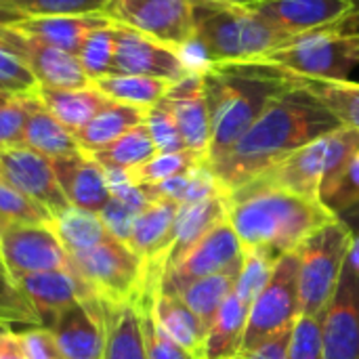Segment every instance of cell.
<instances>
[{"label": "cell", "mask_w": 359, "mask_h": 359, "mask_svg": "<svg viewBox=\"0 0 359 359\" xmlns=\"http://www.w3.org/2000/svg\"><path fill=\"white\" fill-rule=\"evenodd\" d=\"M286 359H326L322 339V318L299 316L292 326Z\"/></svg>", "instance_id": "f6af8a7d"}, {"label": "cell", "mask_w": 359, "mask_h": 359, "mask_svg": "<svg viewBox=\"0 0 359 359\" xmlns=\"http://www.w3.org/2000/svg\"><path fill=\"white\" fill-rule=\"evenodd\" d=\"M72 269L107 301H139L145 290V263L118 238H107L99 246L72 255Z\"/></svg>", "instance_id": "ba28073f"}, {"label": "cell", "mask_w": 359, "mask_h": 359, "mask_svg": "<svg viewBox=\"0 0 359 359\" xmlns=\"http://www.w3.org/2000/svg\"><path fill=\"white\" fill-rule=\"evenodd\" d=\"M355 231L339 217L313 231L294 252L299 257L301 313L324 318L349 259Z\"/></svg>", "instance_id": "8992f818"}, {"label": "cell", "mask_w": 359, "mask_h": 359, "mask_svg": "<svg viewBox=\"0 0 359 359\" xmlns=\"http://www.w3.org/2000/svg\"><path fill=\"white\" fill-rule=\"evenodd\" d=\"M299 316V257L297 252H286L278 259L267 286L250 305L242 351H250L267 339L292 330Z\"/></svg>", "instance_id": "9c48e42d"}, {"label": "cell", "mask_w": 359, "mask_h": 359, "mask_svg": "<svg viewBox=\"0 0 359 359\" xmlns=\"http://www.w3.org/2000/svg\"><path fill=\"white\" fill-rule=\"evenodd\" d=\"M194 42L210 63L255 61L292 38L269 27L248 4L236 0H191Z\"/></svg>", "instance_id": "277c9868"}, {"label": "cell", "mask_w": 359, "mask_h": 359, "mask_svg": "<svg viewBox=\"0 0 359 359\" xmlns=\"http://www.w3.org/2000/svg\"><path fill=\"white\" fill-rule=\"evenodd\" d=\"M46 330H50L63 359H103L105 324L99 294L59 311Z\"/></svg>", "instance_id": "ac0fdd59"}, {"label": "cell", "mask_w": 359, "mask_h": 359, "mask_svg": "<svg viewBox=\"0 0 359 359\" xmlns=\"http://www.w3.org/2000/svg\"><path fill=\"white\" fill-rule=\"evenodd\" d=\"M105 177H107V185H109V194L114 200L126 204L128 208H133L135 212L145 210L151 200L145 196L143 187L137 185L130 177L128 170H116V168H105Z\"/></svg>", "instance_id": "c3c4849f"}, {"label": "cell", "mask_w": 359, "mask_h": 359, "mask_svg": "<svg viewBox=\"0 0 359 359\" xmlns=\"http://www.w3.org/2000/svg\"><path fill=\"white\" fill-rule=\"evenodd\" d=\"M103 15L181 50L194 42L191 0H109Z\"/></svg>", "instance_id": "8fae6325"}, {"label": "cell", "mask_w": 359, "mask_h": 359, "mask_svg": "<svg viewBox=\"0 0 359 359\" xmlns=\"http://www.w3.org/2000/svg\"><path fill=\"white\" fill-rule=\"evenodd\" d=\"M151 309L158 320V324L164 328V332L179 343L187 353L196 359H202L204 353V341H206V328L198 320V316L183 303L179 294L154 290L151 292Z\"/></svg>", "instance_id": "484cf974"}, {"label": "cell", "mask_w": 359, "mask_h": 359, "mask_svg": "<svg viewBox=\"0 0 359 359\" xmlns=\"http://www.w3.org/2000/svg\"><path fill=\"white\" fill-rule=\"evenodd\" d=\"M97 86L107 99L149 109L158 101L166 97L175 82L162 78H147V76H128V74H109L90 82Z\"/></svg>", "instance_id": "836d02e7"}, {"label": "cell", "mask_w": 359, "mask_h": 359, "mask_svg": "<svg viewBox=\"0 0 359 359\" xmlns=\"http://www.w3.org/2000/svg\"><path fill=\"white\" fill-rule=\"evenodd\" d=\"M158 154L154 139L143 124L130 128L128 133H124L120 139H116L114 143H109L107 147L88 154L93 156L103 168H116V170H133L141 164H145L147 160H151Z\"/></svg>", "instance_id": "e575fe53"}, {"label": "cell", "mask_w": 359, "mask_h": 359, "mask_svg": "<svg viewBox=\"0 0 359 359\" xmlns=\"http://www.w3.org/2000/svg\"><path fill=\"white\" fill-rule=\"evenodd\" d=\"M0 359H27L23 351V343L19 332L15 330H6L0 337Z\"/></svg>", "instance_id": "f5cc1de1"}, {"label": "cell", "mask_w": 359, "mask_h": 359, "mask_svg": "<svg viewBox=\"0 0 359 359\" xmlns=\"http://www.w3.org/2000/svg\"><path fill=\"white\" fill-rule=\"evenodd\" d=\"M13 95H8V93H0V103H4L6 99H11Z\"/></svg>", "instance_id": "6f0895ef"}, {"label": "cell", "mask_w": 359, "mask_h": 359, "mask_svg": "<svg viewBox=\"0 0 359 359\" xmlns=\"http://www.w3.org/2000/svg\"><path fill=\"white\" fill-rule=\"evenodd\" d=\"M208 162L206 158L183 149V151H168V154H156L151 160H147L145 164L128 170V177L137 183V185H154L166 179H172L177 175H185L189 170H194L196 166Z\"/></svg>", "instance_id": "f35d334b"}, {"label": "cell", "mask_w": 359, "mask_h": 359, "mask_svg": "<svg viewBox=\"0 0 359 359\" xmlns=\"http://www.w3.org/2000/svg\"><path fill=\"white\" fill-rule=\"evenodd\" d=\"M236 2H244V4H248V2H252V0H236Z\"/></svg>", "instance_id": "91938a15"}, {"label": "cell", "mask_w": 359, "mask_h": 359, "mask_svg": "<svg viewBox=\"0 0 359 359\" xmlns=\"http://www.w3.org/2000/svg\"><path fill=\"white\" fill-rule=\"evenodd\" d=\"M349 265L355 269V273L359 276V229L355 231V236H353V244H351V250H349Z\"/></svg>", "instance_id": "db71d44e"}, {"label": "cell", "mask_w": 359, "mask_h": 359, "mask_svg": "<svg viewBox=\"0 0 359 359\" xmlns=\"http://www.w3.org/2000/svg\"><path fill=\"white\" fill-rule=\"evenodd\" d=\"M158 290V288H156ZM151 292H143L139 299L141 307V322H143V337H145V349L147 359H196L191 353H187L179 343H175L164 328L158 324L154 309H151Z\"/></svg>", "instance_id": "60d3db41"}, {"label": "cell", "mask_w": 359, "mask_h": 359, "mask_svg": "<svg viewBox=\"0 0 359 359\" xmlns=\"http://www.w3.org/2000/svg\"><path fill=\"white\" fill-rule=\"evenodd\" d=\"M137 215L139 212H135L133 208H128L126 204H122V202H118L114 198L99 212V217H101L103 225L107 227V231L114 238H118L120 242H124V244L130 242V233H133V225L137 221Z\"/></svg>", "instance_id": "681fc988"}, {"label": "cell", "mask_w": 359, "mask_h": 359, "mask_svg": "<svg viewBox=\"0 0 359 359\" xmlns=\"http://www.w3.org/2000/svg\"><path fill=\"white\" fill-rule=\"evenodd\" d=\"M0 322L6 324L8 328L23 326L25 330L42 326L38 311L34 309L27 294L21 290L15 276L4 265L2 257H0Z\"/></svg>", "instance_id": "74e56055"}, {"label": "cell", "mask_w": 359, "mask_h": 359, "mask_svg": "<svg viewBox=\"0 0 359 359\" xmlns=\"http://www.w3.org/2000/svg\"><path fill=\"white\" fill-rule=\"evenodd\" d=\"M179 206L172 200H154L137 215L128 246L145 263V288L160 286L166 255L175 240V223Z\"/></svg>", "instance_id": "d6986e66"}, {"label": "cell", "mask_w": 359, "mask_h": 359, "mask_svg": "<svg viewBox=\"0 0 359 359\" xmlns=\"http://www.w3.org/2000/svg\"><path fill=\"white\" fill-rule=\"evenodd\" d=\"M38 82L27 65L0 40V93L25 95L34 93Z\"/></svg>", "instance_id": "bcb514c9"}, {"label": "cell", "mask_w": 359, "mask_h": 359, "mask_svg": "<svg viewBox=\"0 0 359 359\" xmlns=\"http://www.w3.org/2000/svg\"><path fill=\"white\" fill-rule=\"evenodd\" d=\"M145 114L147 109L143 107L109 101L88 124H84L78 133H74V137L84 154H95L107 147L109 143H114L116 139H120L130 128L143 124Z\"/></svg>", "instance_id": "f1b7e54d"}, {"label": "cell", "mask_w": 359, "mask_h": 359, "mask_svg": "<svg viewBox=\"0 0 359 359\" xmlns=\"http://www.w3.org/2000/svg\"><path fill=\"white\" fill-rule=\"evenodd\" d=\"M353 4L358 6V13H359V0H353Z\"/></svg>", "instance_id": "94428289"}, {"label": "cell", "mask_w": 359, "mask_h": 359, "mask_svg": "<svg viewBox=\"0 0 359 359\" xmlns=\"http://www.w3.org/2000/svg\"><path fill=\"white\" fill-rule=\"evenodd\" d=\"M337 219L324 202L259 179L227 194V221L242 246H263L278 257L294 252L313 231Z\"/></svg>", "instance_id": "7a4b0ae2"}, {"label": "cell", "mask_w": 359, "mask_h": 359, "mask_svg": "<svg viewBox=\"0 0 359 359\" xmlns=\"http://www.w3.org/2000/svg\"><path fill=\"white\" fill-rule=\"evenodd\" d=\"M145 126L154 139V145L158 154H168V151H183L185 143L179 133L177 120L168 107V103L162 99L156 105H151L145 114Z\"/></svg>", "instance_id": "7bdbcfd3"}, {"label": "cell", "mask_w": 359, "mask_h": 359, "mask_svg": "<svg viewBox=\"0 0 359 359\" xmlns=\"http://www.w3.org/2000/svg\"><path fill=\"white\" fill-rule=\"evenodd\" d=\"M238 276H240V269L221 271V273L196 280V282L183 286L175 294H179L183 299V303L198 316V320L202 322V326L208 332V328L215 324L223 303L233 292Z\"/></svg>", "instance_id": "1f68e13d"}, {"label": "cell", "mask_w": 359, "mask_h": 359, "mask_svg": "<svg viewBox=\"0 0 359 359\" xmlns=\"http://www.w3.org/2000/svg\"><path fill=\"white\" fill-rule=\"evenodd\" d=\"M116 34V50L111 74H128V76H147L162 78L168 82H179L194 67L181 48L158 42L137 29L114 23Z\"/></svg>", "instance_id": "4fadbf2b"}, {"label": "cell", "mask_w": 359, "mask_h": 359, "mask_svg": "<svg viewBox=\"0 0 359 359\" xmlns=\"http://www.w3.org/2000/svg\"><path fill=\"white\" fill-rule=\"evenodd\" d=\"M324 204L337 215H345L347 210H351L353 206L359 204V151L355 158L351 160V164L347 166V170L343 172V177L339 179L337 187L330 191V196L324 200Z\"/></svg>", "instance_id": "7dc6e473"}, {"label": "cell", "mask_w": 359, "mask_h": 359, "mask_svg": "<svg viewBox=\"0 0 359 359\" xmlns=\"http://www.w3.org/2000/svg\"><path fill=\"white\" fill-rule=\"evenodd\" d=\"M240 267L242 242L233 231L231 223L225 219L217 227H212L196 246H191L172 267H168L162 273L160 290L175 294L196 280Z\"/></svg>", "instance_id": "7c38bea8"}, {"label": "cell", "mask_w": 359, "mask_h": 359, "mask_svg": "<svg viewBox=\"0 0 359 359\" xmlns=\"http://www.w3.org/2000/svg\"><path fill=\"white\" fill-rule=\"evenodd\" d=\"M17 32L34 36L50 46L78 55L84 40L99 27L109 25L111 21L103 13L95 15H57V17H27L4 21Z\"/></svg>", "instance_id": "603a6c76"}, {"label": "cell", "mask_w": 359, "mask_h": 359, "mask_svg": "<svg viewBox=\"0 0 359 359\" xmlns=\"http://www.w3.org/2000/svg\"><path fill=\"white\" fill-rule=\"evenodd\" d=\"M359 151V130L339 126L282 158L259 181L324 202Z\"/></svg>", "instance_id": "5b68a950"}, {"label": "cell", "mask_w": 359, "mask_h": 359, "mask_svg": "<svg viewBox=\"0 0 359 359\" xmlns=\"http://www.w3.org/2000/svg\"><path fill=\"white\" fill-rule=\"evenodd\" d=\"M278 255L263 246H242V267L236 282L233 292L244 305H252L261 290L267 286L273 267L278 263Z\"/></svg>", "instance_id": "8d00e7d4"}, {"label": "cell", "mask_w": 359, "mask_h": 359, "mask_svg": "<svg viewBox=\"0 0 359 359\" xmlns=\"http://www.w3.org/2000/svg\"><path fill=\"white\" fill-rule=\"evenodd\" d=\"M107 4L109 0H0V23L27 17L95 15Z\"/></svg>", "instance_id": "d590c367"}, {"label": "cell", "mask_w": 359, "mask_h": 359, "mask_svg": "<svg viewBox=\"0 0 359 359\" xmlns=\"http://www.w3.org/2000/svg\"><path fill=\"white\" fill-rule=\"evenodd\" d=\"M21 290L32 301L34 309L40 316L42 328H48L50 322L59 311L65 307L97 297V292L90 288L88 282H84L72 267L67 269H55L44 273H32L17 280Z\"/></svg>", "instance_id": "44dd1931"}, {"label": "cell", "mask_w": 359, "mask_h": 359, "mask_svg": "<svg viewBox=\"0 0 359 359\" xmlns=\"http://www.w3.org/2000/svg\"><path fill=\"white\" fill-rule=\"evenodd\" d=\"M0 257L15 280L72 267L69 255L50 225L8 223L0 236Z\"/></svg>", "instance_id": "5bb4252c"}, {"label": "cell", "mask_w": 359, "mask_h": 359, "mask_svg": "<svg viewBox=\"0 0 359 359\" xmlns=\"http://www.w3.org/2000/svg\"><path fill=\"white\" fill-rule=\"evenodd\" d=\"M21 343H23V351L27 359H63L61 351L50 334V330L46 328H29L19 332Z\"/></svg>", "instance_id": "f907efd6"}, {"label": "cell", "mask_w": 359, "mask_h": 359, "mask_svg": "<svg viewBox=\"0 0 359 359\" xmlns=\"http://www.w3.org/2000/svg\"><path fill=\"white\" fill-rule=\"evenodd\" d=\"M259 61L305 78L351 80L359 63V32L328 29L297 36Z\"/></svg>", "instance_id": "52a82bcc"}, {"label": "cell", "mask_w": 359, "mask_h": 359, "mask_svg": "<svg viewBox=\"0 0 359 359\" xmlns=\"http://www.w3.org/2000/svg\"><path fill=\"white\" fill-rule=\"evenodd\" d=\"M23 147H29L42 156H46L48 160H57V158H67L74 154H80V145L74 137L72 130H67L38 99V95H34L32 107H29V116L23 128Z\"/></svg>", "instance_id": "83f0119b"}, {"label": "cell", "mask_w": 359, "mask_h": 359, "mask_svg": "<svg viewBox=\"0 0 359 359\" xmlns=\"http://www.w3.org/2000/svg\"><path fill=\"white\" fill-rule=\"evenodd\" d=\"M292 84L316 97L343 126L359 130V82L305 78L290 72Z\"/></svg>", "instance_id": "4dcf8cb0"}, {"label": "cell", "mask_w": 359, "mask_h": 359, "mask_svg": "<svg viewBox=\"0 0 359 359\" xmlns=\"http://www.w3.org/2000/svg\"><path fill=\"white\" fill-rule=\"evenodd\" d=\"M59 187L69 206L88 212H101L111 200L105 168L88 154L80 151L67 158L50 160Z\"/></svg>", "instance_id": "7402d4cb"}, {"label": "cell", "mask_w": 359, "mask_h": 359, "mask_svg": "<svg viewBox=\"0 0 359 359\" xmlns=\"http://www.w3.org/2000/svg\"><path fill=\"white\" fill-rule=\"evenodd\" d=\"M114 50H116V34H114V21L109 25H103L95 29L84 44L78 50V61L84 69V74L93 80L109 76L111 63H114Z\"/></svg>", "instance_id": "ab89813d"}, {"label": "cell", "mask_w": 359, "mask_h": 359, "mask_svg": "<svg viewBox=\"0 0 359 359\" xmlns=\"http://www.w3.org/2000/svg\"><path fill=\"white\" fill-rule=\"evenodd\" d=\"M50 227L69 257L90 250L99 246L101 242H105L107 238H111L99 212H88V210L74 208V206L53 217Z\"/></svg>", "instance_id": "d6a6232c"}, {"label": "cell", "mask_w": 359, "mask_h": 359, "mask_svg": "<svg viewBox=\"0 0 359 359\" xmlns=\"http://www.w3.org/2000/svg\"><path fill=\"white\" fill-rule=\"evenodd\" d=\"M322 339L326 359H359V276L349 261L324 311Z\"/></svg>", "instance_id": "e0dca14e"}, {"label": "cell", "mask_w": 359, "mask_h": 359, "mask_svg": "<svg viewBox=\"0 0 359 359\" xmlns=\"http://www.w3.org/2000/svg\"><path fill=\"white\" fill-rule=\"evenodd\" d=\"M36 95H38L40 103L72 133H78L111 101L93 84L84 86V88L38 86Z\"/></svg>", "instance_id": "4316f807"}, {"label": "cell", "mask_w": 359, "mask_h": 359, "mask_svg": "<svg viewBox=\"0 0 359 359\" xmlns=\"http://www.w3.org/2000/svg\"><path fill=\"white\" fill-rule=\"evenodd\" d=\"M248 6L286 38L328 29L359 32L353 0H252Z\"/></svg>", "instance_id": "30bf717a"}, {"label": "cell", "mask_w": 359, "mask_h": 359, "mask_svg": "<svg viewBox=\"0 0 359 359\" xmlns=\"http://www.w3.org/2000/svg\"><path fill=\"white\" fill-rule=\"evenodd\" d=\"M290 334H292V330H284V332L267 339L259 347H255L250 351H242L236 359H286Z\"/></svg>", "instance_id": "816d5d0a"}, {"label": "cell", "mask_w": 359, "mask_h": 359, "mask_svg": "<svg viewBox=\"0 0 359 359\" xmlns=\"http://www.w3.org/2000/svg\"><path fill=\"white\" fill-rule=\"evenodd\" d=\"M101 309L105 324L103 359H147L139 301L101 299Z\"/></svg>", "instance_id": "cb8c5ba5"}, {"label": "cell", "mask_w": 359, "mask_h": 359, "mask_svg": "<svg viewBox=\"0 0 359 359\" xmlns=\"http://www.w3.org/2000/svg\"><path fill=\"white\" fill-rule=\"evenodd\" d=\"M250 307L244 305L236 292L223 303L215 324L206 332L202 359H236L242 353Z\"/></svg>", "instance_id": "f546056e"}, {"label": "cell", "mask_w": 359, "mask_h": 359, "mask_svg": "<svg viewBox=\"0 0 359 359\" xmlns=\"http://www.w3.org/2000/svg\"><path fill=\"white\" fill-rule=\"evenodd\" d=\"M339 126L343 124L316 97L292 86L271 99L229 154L210 168L221 189L229 194Z\"/></svg>", "instance_id": "6da1fadb"}, {"label": "cell", "mask_w": 359, "mask_h": 359, "mask_svg": "<svg viewBox=\"0 0 359 359\" xmlns=\"http://www.w3.org/2000/svg\"><path fill=\"white\" fill-rule=\"evenodd\" d=\"M0 219L6 223L50 225L53 215L0 177Z\"/></svg>", "instance_id": "b9f144b4"}, {"label": "cell", "mask_w": 359, "mask_h": 359, "mask_svg": "<svg viewBox=\"0 0 359 359\" xmlns=\"http://www.w3.org/2000/svg\"><path fill=\"white\" fill-rule=\"evenodd\" d=\"M202 78L212 124L208 166L229 154L271 99L294 86L290 72L259 59L210 63Z\"/></svg>", "instance_id": "3957f363"}, {"label": "cell", "mask_w": 359, "mask_h": 359, "mask_svg": "<svg viewBox=\"0 0 359 359\" xmlns=\"http://www.w3.org/2000/svg\"><path fill=\"white\" fill-rule=\"evenodd\" d=\"M0 40L27 65L38 86H48V88L90 86V78L84 74L76 55L50 46L23 32H17L6 23H0Z\"/></svg>", "instance_id": "9a60e30c"}, {"label": "cell", "mask_w": 359, "mask_h": 359, "mask_svg": "<svg viewBox=\"0 0 359 359\" xmlns=\"http://www.w3.org/2000/svg\"><path fill=\"white\" fill-rule=\"evenodd\" d=\"M341 219L355 231V227H359V204L358 206H353L351 210H347L345 215H341Z\"/></svg>", "instance_id": "11a10c76"}, {"label": "cell", "mask_w": 359, "mask_h": 359, "mask_svg": "<svg viewBox=\"0 0 359 359\" xmlns=\"http://www.w3.org/2000/svg\"><path fill=\"white\" fill-rule=\"evenodd\" d=\"M0 177L46 208L53 217L69 208L53 170V162L29 147L17 145L0 149Z\"/></svg>", "instance_id": "2e32d148"}, {"label": "cell", "mask_w": 359, "mask_h": 359, "mask_svg": "<svg viewBox=\"0 0 359 359\" xmlns=\"http://www.w3.org/2000/svg\"><path fill=\"white\" fill-rule=\"evenodd\" d=\"M164 101L168 103L177 120L185 149L208 160L212 124H210V111L204 93L202 69H194L185 78L175 82L166 93Z\"/></svg>", "instance_id": "ffe728a7"}, {"label": "cell", "mask_w": 359, "mask_h": 359, "mask_svg": "<svg viewBox=\"0 0 359 359\" xmlns=\"http://www.w3.org/2000/svg\"><path fill=\"white\" fill-rule=\"evenodd\" d=\"M227 219V194H217L200 202L181 204L177 223H175V240L166 255L164 271L172 267L191 246H196L212 227Z\"/></svg>", "instance_id": "d4e9b609"}, {"label": "cell", "mask_w": 359, "mask_h": 359, "mask_svg": "<svg viewBox=\"0 0 359 359\" xmlns=\"http://www.w3.org/2000/svg\"><path fill=\"white\" fill-rule=\"evenodd\" d=\"M6 330H13V328H8L6 324H2V322H0V337H2V334H4Z\"/></svg>", "instance_id": "9f6ffc18"}, {"label": "cell", "mask_w": 359, "mask_h": 359, "mask_svg": "<svg viewBox=\"0 0 359 359\" xmlns=\"http://www.w3.org/2000/svg\"><path fill=\"white\" fill-rule=\"evenodd\" d=\"M8 223L4 221V219H0V236H2V231H4V227H6Z\"/></svg>", "instance_id": "680465c9"}, {"label": "cell", "mask_w": 359, "mask_h": 359, "mask_svg": "<svg viewBox=\"0 0 359 359\" xmlns=\"http://www.w3.org/2000/svg\"><path fill=\"white\" fill-rule=\"evenodd\" d=\"M34 93L13 95L4 103H0V149L17 147L23 143V128L29 116V107L34 101Z\"/></svg>", "instance_id": "ee69618b"}]
</instances>
